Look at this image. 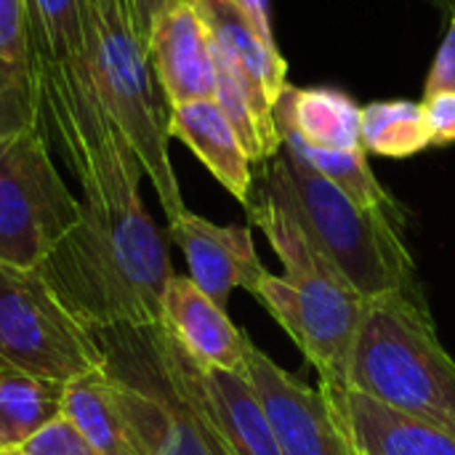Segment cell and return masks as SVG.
I'll return each instance as SVG.
<instances>
[{
  "label": "cell",
  "instance_id": "obj_22",
  "mask_svg": "<svg viewBox=\"0 0 455 455\" xmlns=\"http://www.w3.org/2000/svg\"><path fill=\"white\" fill-rule=\"evenodd\" d=\"M29 56L72 61L88 56L80 0H24Z\"/></svg>",
  "mask_w": 455,
  "mask_h": 455
},
{
  "label": "cell",
  "instance_id": "obj_29",
  "mask_svg": "<svg viewBox=\"0 0 455 455\" xmlns=\"http://www.w3.org/2000/svg\"><path fill=\"white\" fill-rule=\"evenodd\" d=\"M248 19L251 24L261 32L264 40L275 43V32H272V16H269V3L267 0H232Z\"/></svg>",
  "mask_w": 455,
  "mask_h": 455
},
{
  "label": "cell",
  "instance_id": "obj_9",
  "mask_svg": "<svg viewBox=\"0 0 455 455\" xmlns=\"http://www.w3.org/2000/svg\"><path fill=\"white\" fill-rule=\"evenodd\" d=\"M283 455H355L320 389L280 368L253 341L245 371Z\"/></svg>",
  "mask_w": 455,
  "mask_h": 455
},
{
  "label": "cell",
  "instance_id": "obj_13",
  "mask_svg": "<svg viewBox=\"0 0 455 455\" xmlns=\"http://www.w3.org/2000/svg\"><path fill=\"white\" fill-rule=\"evenodd\" d=\"M325 400L355 455H455L453 435L363 392L347 389Z\"/></svg>",
  "mask_w": 455,
  "mask_h": 455
},
{
  "label": "cell",
  "instance_id": "obj_23",
  "mask_svg": "<svg viewBox=\"0 0 455 455\" xmlns=\"http://www.w3.org/2000/svg\"><path fill=\"white\" fill-rule=\"evenodd\" d=\"M37 125L29 72L0 67V160L19 136Z\"/></svg>",
  "mask_w": 455,
  "mask_h": 455
},
{
  "label": "cell",
  "instance_id": "obj_24",
  "mask_svg": "<svg viewBox=\"0 0 455 455\" xmlns=\"http://www.w3.org/2000/svg\"><path fill=\"white\" fill-rule=\"evenodd\" d=\"M0 67L29 72V32L24 0H0Z\"/></svg>",
  "mask_w": 455,
  "mask_h": 455
},
{
  "label": "cell",
  "instance_id": "obj_1",
  "mask_svg": "<svg viewBox=\"0 0 455 455\" xmlns=\"http://www.w3.org/2000/svg\"><path fill=\"white\" fill-rule=\"evenodd\" d=\"M29 80L40 128L80 187L77 227L43 272L91 331L157 323L176 272L141 197V163L107 112L88 56H29Z\"/></svg>",
  "mask_w": 455,
  "mask_h": 455
},
{
  "label": "cell",
  "instance_id": "obj_12",
  "mask_svg": "<svg viewBox=\"0 0 455 455\" xmlns=\"http://www.w3.org/2000/svg\"><path fill=\"white\" fill-rule=\"evenodd\" d=\"M147 53L168 109L213 99V53L208 29L192 0H176L149 27Z\"/></svg>",
  "mask_w": 455,
  "mask_h": 455
},
{
  "label": "cell",
  "instance_id": "obj_7",
  "mask_svg": "<svg viewBox=\"0 0 455 455\" xmlns=\"http://www.w3.org/2000/svg\"><path fill=\"white\" fill-rule=\"evenodd\" d=\"M101 368L96 333L67 307L48 275L0 264V371L69 384Z\"/></svg>",
  "mask_w": 455,
  "mask_h": 455
},
{
  "label": "cell",
  "instance_id": "obj_8",
  "mask_svg": "<svg viewBox=\"0 0 455 455\" xmlns=\"http://www.w3.org/2000/svg\"><path fill=\"white\" fill-rule=\"evenodd\" d=\"M80 219L40 128H29L0 160V264L43 269Z\"/></svg>",
  "mask_w": 455,
  "mask_h": 455
},
{
  "label": "cell",
  "instance_id": "obj_28",
  "mask_svg": "<svg viewBox=\"0 0 455 455\" xmlns=\"http://www.w3.org/2000/svg\"><path fill=\"white\" fill-rule=\"evenodd\" d=\"M171 3L176 0H128V8H131V19H133V27H136V35L141 37V43L147 45V37H149V27L152 21L157 19V13H163Z\"/></svg>",
  "mask_w": 455,
  "mask_h": 455
},
{
  "label": "cell",
  "instance_id": "obj_30",
  "mask_svg": "<svg viewBox=\"0 0 455 455\" xmlns=\"http://www.w3.org/2000/svg\"><path fill=\"white\" fill-rule=\"evenodd\" d=\"M440 5L451 13V19H455V0H440Z\"/></svg>",
  "mask_w": 455,
  "mask_h": 455
},
{
  "label": "cell",
  "instance_id": "obj_11",
  "mask_svg": "<svg viewBox=\"0 0 455 455\" xmlns=\"http://www.w3.org/2000/svg\"><path fill=\"white\" fill-rule=\"evenodd\" d=\"M157 323L197 365L245 376L251 339L189 277L173 275L168 280Z\"/></svg>",
  "mask_w": 455,
  "mask_h": 455
},
{
  "label": "cell",
  "instance_id": "obj_18",
  "mask_svg": "<svg viewBox=\"0 0 455 455\" xmlns=\"http://www.w3.org/2000/svg\"><path fill=\"white\" fill-rule=\"evenodd\" d=\"M61 416L99 455H144L123 400L104 368L64 387Z\"/></svg>",
  "mask_w": 455,
  "mask_h": 455
},
{
  "label": "cell",
  "instance_id": "obj_25",
  "mask_svg": "<svg viewBox=\"0 0 455 455\" xmlns=\"http://www.w3.org/2000/svg\"><path fill=\"white\" fill-rule=\"evenodd\" d=\"M19 451L24 455H99L64 416L43 427Z\"/></svg>",
  "mask_w": 455,
  "mask_h": 455
},
{
  "label": "cell",
  "instance_id": "obj_26",
  "mask_svg": "<svg viewBox=\"0 0 455 455\" xmlns=\"http://www.w3.org/2000/svg\"><path fill=\"white\" fill-rule=\"evenodd\" d=\"M424 115L432 133V147H448L455 141V93L443 91L424 96Z\"/></svg>",
  "mask_w": 455,
  "mask_h": 455
},
{
  "label": "cell",
  "instance_id": "obj_14",
  "mask_svg": "<svg viewBox=\"0 0 455 455\" xmlns=\"http://www.w3.org/2000/svg\"><path fill=\"white\" fill-rule=\"evenodd\" d=\"M168 136L179 139L237 203H251L253 163L213 99H195L171 107Z\"/></svg>",
  "mask_w": 455,
  "mask_h": 455
},
{
  "label": "cell",
  "instance_id": "obj_32",
  "mask_svg": "<svg viewBox=\"0 0 455 455\" xmlns=\"http://www.w3.org/2000/svg\"><path fill=\"white\" fill-rule=\"evenodd\" d=\"M432 3H437V5H440V0H432Z\"/></svg>",
  "mask_w": 455,
  "mask_h": 455
},
{
  "label": "cell",
  "instance_id": "obj_5",
  "mask_svg": "<svg viewBox=\"0 0 455 455\" xmlns=\"http://www.w3.org/2000/svg\"><path fill=\"white\" fill-rule=\"evenodd\" d=\"M349 389L455 437V360L427 299H368L349 357Z\"/></svg>",
  "mask_w": 455,
  "mask_h": 455
},
{
  "label": "cell",
  "instance_id": "obj_4",
  "mask_svg": "<svg viewBox=\"0 0 455 455\" xmlns=\"http://www.w3.org/2000/svg\"><path fill=\"white\" fill-rule=\"evenodd\" d=\"M259 189L277 197L296 216L315 248L365 301L392 293L427 299L403 240L405 229L357 208L291 149L283 147L264 163Z\"/></svg>",
  "mask_w": 455,
  "mask_h": 455
},
{
  "label": "cell",
  "instance_id": "obj_27",
  "mask_svg": "<svg viewBox=\"0 0 455 455\" xmlns=\"http://www.w3.org/2000/svg\"><path fill=\"white\" fill-rule=\"evenodd\" d=\"M443 91L455 93V19H451V27H448V32L443 37V45H440V51L435 56L432 72L427 77L424 96L443 93Z\"/></svg>",
  "mask_w": 455,
  "mask_h": 455
},
{
  "label": "cell",
  "instance_id": "obj_20",
  "mask_svg": "<svg viewBox=\"0 0 455 455\" xmlns=\"http://www.w3.org/2000/svg\"><path fill=\"white\" fill-rule=\"evenodd\" d=\"M64 387L37 376L0 371V451H19L64 411Z\"/></svg>",
  "mask_w": 455,
  "mask_h": 455
},
{
  "label": "cell",
  "instance_id": "obj_2",
  "mask_svg": "<svg viewBox=\"0 0 455 455\" xmlns=\"http://www.w3.org/2000/svg\"><path fill=\"white\" fill-rule=\"evenodd\" d=\"M283 264V275H267L253 299L291 336L307 363L320 376L323 395L349 389L352 341L365 309V299L315 248L296 216L269 192L259 189L245 205Z\"/></svg>",
  "mask_w": 455,
  "mask_h": 455
},
{
  "label": "cell",
  "instance_id": "obj_17",
  "mask_svg": "<svg viewBox=\"0 0 455 455\" xmlns=\"http://www.w3.org/2000/svg\"><path fill=\"white\" fill-rule=\"evenodd\" d=\"M197 384L211 419L235 455H283L275 429L248 376L197 365Z\"/></svg>",
  "mask_w": 455,
  "mask_h": 455
},
{
  "label": "cell",
  "instance_id": "obj_10",
  "mask_svg": "<svg viewBox=\"0 0 455 455\" xmlns=\"http://www.w3.org/2000/svg\"><path fill=\"white\" fill-rule=\"evenodd\" d=\"M168 237L187 261V277L221 309L229 307L235 291L253 296L259 283L269 275L256 251L251 227L213 224L187 208L168 221Z\"/></svg>",
  "mask_w": 455,
  "mask_h": 455
},
{
  "label": "cell",
  "instance_id": "obj_19",
  "mask_svg": "<svg viewBox=\"0 0 455 455\" xmlns=\"http://www.w3.org/2000/svg\"><path fill=\"white\" fill-rule=\"evenodd\" d=\"M283 147L291 149L296 157H301L320 176H325L333 187H339L357 208L376 213L400 229L408 227L405 208L376 179V173L368 165L365 149H341V152L339 149H312L291 136H283Z\"/></svg>",
  "mask_w": 455,
  "mask_h": 455
},
{
  "label": "cell",
  "instance_id": "obj_3",
  "mask_svg": "<svg viewBox=\"0 0 455 455\" xmlns=\"http://www.w3.org/2000/svg\"><path fill=\"white\" fill-rule=\"evenodd\" d=\"M93 333L144 455H235L205 408L195 360L160 323Z\"/></svg>",
  "mask_w": 455,
  "mask_h": 455
},
{
  "label": "cell",
  "instance_id": "obj_16",
  "mask_svg": "<svg viewBox=\"0 0 455 455\" xmlns=\"http://www.w3.org/2000/svg\"><path fill=\"white\" fill-rule=\"evenodd\" d=\"M192 5L197 8L213 48L275 104L288 85V64L280 56L277 43L264 40L232 0H192Z\"/></svg>",
  "mask_w": 455,
  "mask_h": 455
},
{
  "label": "cell",
  "instance_id": "obj_15",
  "mask_svg": "<svg viewBox=\"0 0 455 455\" xmlns=\"http://www.w3.org/2000/svg\"><path fill=\"white\" fill-rule=\"evenodd\" d=\"M360 117L357 101L336 88H296L288 83L275 101L280 139L291 136L312 149H363Z\"/></svg>",
  "mask_w": 455,
  "mask_h": 455
},
{
  "label": "cell",
  "instance_id": "obj_31",
  "mask_svg": "<svg viewBox=\"0 0 455 455\" xmlns=\"http://www.w3.org/2000/svg\"><path fill=\"white\" fill-rule=\"evenodd\" d=\"M0 455H24L21 451H0Z\"/></svg>",
  "mask_w": 455,
  "mask_h": 455
},
{
  "label": "cell",
  "instance_id": "obj_6",
  "mask_svg": "<svg viewBox=\"0 0 455 455\" xmlns=\"http://www.w3.org/2000/svg\"><path fill=\"white\" fill-rule=\"evenodd\" d=\"M88 40V61L96 88L144 176L149 179L165 221L187 211L171 160L168 104L155 80L147 45L136 35L128 0H80Z\"/></svg>",
  "mask_w": 455,
  "mask_h": 455
},
{
  "label": "cell",
  "instance_id": "obj_21",
  "mask_svg": "<svg viewBox=\"0 0 455 455\" xmlns=\"http://www.w3.org/2000/svg\"><path fill=\"white\" fill-rule=\"evenodd\" d=\"M360 144L381 157H411L432 147L424 104L416 101H373L363 107Z\"/></svg>",
  "mask_w": 455,
  "mask_h": 455
}]
</instances>
